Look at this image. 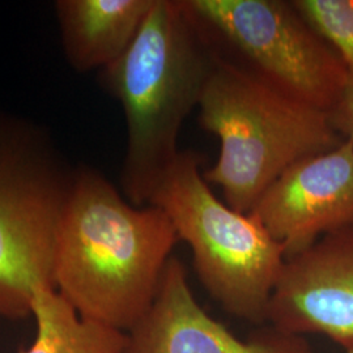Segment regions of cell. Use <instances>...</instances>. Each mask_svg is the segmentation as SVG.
<instances>
[{"instance_id":"6da1fadb","label":"cell","mask_w":353,"mask_h":353,"mask_svg":"<svg viewBox=\"0 0 353 353\" xmlns=\"http://www.w3.org/2000/svg\"><path fill=\"white\" fill-rule=\"evenodd\" d=\"M178 241L164 211L131 204L80 166L57 232L54 287L79 316L127 332L151 307Z\"/></svg>"},{"instance_id":"7a4b0ae2","label":"cell","mask_w":353,"mask_h":353,"mask_svg":"<svg viewBox=\"0 0 353 353\" xmlns=\"http://www.w3.org/2000/svg\"><path fill=\"white\" fill-rule=\"evenodd\" d=\"M186 0H154L132 43L100 71L102 88L121 102L127 148L121 173L127 201L148 205L176 160L178 137L199 106L217 51Z\"/></svg>"},{"instance_id":"3957f363","label":"cell","mask_w":353,"mask_h":353,"mask_svg":"<svg viewBox=\"0 0 353 353\" xmlns=\"http://www.w3.org/2000/svg\"><path fill=\"white\" fill-rule=\"evenodd\" d=\"M199 125L220 141L203 178L233 210L249 214L300 160L338 147L330 114L276 88L249 67L217 54L199 102Z\"/></svg>"},{"instance_id":"277c9868","label":"cell","mask_w":353,"mask_h":353,"mask_svg":"<svg viewBox=\"0 0 353 353\" xmlns=\"http://www.w3.org/2000/svg\"><path fill=\"white\" fill-rule=\"evenodd\" d=\"M201 156L179 151L148 205L164 211L189 245L204 290L243 321L265 323L287 252L259 220L221 202L201 172Z\"/></svg>"},{"instance_id":"5b68a950","label":"cell","mask_w":353,"mask_h":353,"mask_svg":"<svg viewBox=\"0 0 353 353\" xmlns=\"http://www.w3.org/2000/svg\"><path fill=\"white\" fill-rule=\"evenodd\" d=\"M50 135L0 112V318L30 316L41 287H54L57 232L75 182Z\"/></svg>"},{"instance_id":"8992f818","label":"cell","mask_w":353,"mask_h":353,"mask_svg":"<svg viewBox=\"0 0 353 353\" xmlns=\"http://www.w3.org/2000/svg\"><path fill=\"white\" fill-rule=\"evenodd\" d=\"M203 26L234 46L252 71L330 113L350 81L336 52L281 0H186Z\"/></svg>"},{"instance_id":"52a82bcc","label":"cell","mask_w":353,"mask_h":353,"mask_svg":"<svg viewBox=\"0 0 353 353\" xmlns=\"http://www.w3.org/2000/svg\"><path fill=\"white\" fill-rule=\"evenodd\" d=\"M267 322L290 335H325L341 347L353 341V227L285 259Z\"/></svg>"},{"instance_id":"ba28073f","label":"cell","mask_w":353,"mask_h":353,"mask_svg":"<svg viewBox=\"0 0 353 353\" xmlns=\"http://www.w3.org/2000/svg\"><path fill=\"white\" fill-rule=\"evenodd\" d=\"M283 245L287 258L325 234L353 227V143L288 168L249 212Z\"/></svg>"},{"instance_id":"9c48e42d","label":"cell","mask_w":353,"mask_h":353,"mask_svg":"<svg viewBox=\"0 0 353 353\" xmlns=\"http://www.w3.org/2000/svg\"><path fill=\"white\" fill-rule=\"evenodd\" d=\"M122 353L313 352L303 336L272 326L239 339L198 303L185 265L172 256L151 307L127 331Z\"/></svg>"},{"instance_id":"30bf717a","label":"cell","mask_w":353,"mask_h":353,"mask_svg":"<svg viewBox=\"0 0 353 353\" xmlns=\"http://www.w3.org/2000/svg\"><path fill=\"white\" fill-rule=\"evenodd\" d=\"M154 0H58L64 55L77 72L101 71L137 37Z\"/></svg>"},{"instance_id":"8fae6325","label":"cell","mask_w":353,"mask_h":353,"mask_svg":"<svg viewBox=\"0 0 353 353\" xmlns=\"http://www.w3.org/2000/svg\"><path fill=\"white\" fill-rule=\"evenodd\" d=\"M30 316L36 319V338L19 353H122L126 332L79 316L52 287L38 288Z\"/></svg>"},{"instance_id":"7c38bea8","label":"cell","mask_w":353,"mask_h":353,"mask_svg":"<svg viewBox=\"0 0 353 353\" xmlns=\"http://www.w3.org/2000/svg\"><path fill=\"white\" fill-rule=\"evenodd\" d=\"M292 4L336 52L353 79V0H294Z\"/></svg>"},{"instance_id":"4fadbf2b","label":"cell","mask_w":353,"mask_h":353,"mask_svg":"<svg viewBox=\"0 0 353 353\" xmlns=\"http://www.w3.org/2000/svg\"><path fill=\"white\" fill-rule=\"evenodd\" d=\"M328 114L336 132L353 143V79H350L339 101Z\"/></svg>"},{"instance_id":"5bb4252c","label":"cell","mask_w":353,"mask_h":353,"mask_svg":"<svg viewBox=\"0 0 353 353\" xmlns=\"http://www.w3.org/2000/svg\"><path fill=\"white\" fill-rule=\"evenodd\" d=\"M343 348H344L345 353H353V341L348 343V344H345Z\"/></svg>"}]
</instances>
